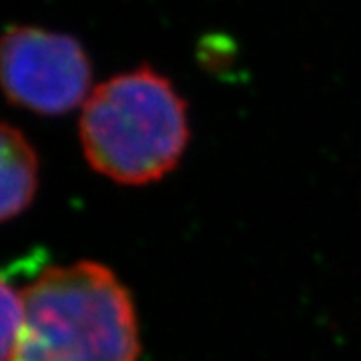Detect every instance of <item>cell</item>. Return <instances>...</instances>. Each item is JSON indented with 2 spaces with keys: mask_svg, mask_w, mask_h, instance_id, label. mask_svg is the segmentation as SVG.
<instances>
[{
  "mask_svg": "<svg viewBox=\"0 0 361 361\" xmlns=\"http://www.w3.org/2000/svg\"><path fill=\"white\" fill-rule=\"evenodd\" d=\"M78 137L97 173L147 185L179 165L191 137L187 103L165 75L141 65L90 90Z\"/></svg>",
  "mask_w": 361,
  "mask_h": 361,
  "instance_id": "6da1fadb",
  "label": "cell"
},
{
  "mask_svg": "<svg viewBox=\"0 0 361 361\" xmlns=\"http://www.w3.org/2000/svg\"><path fill=\"white\" fill-rule=\"evenodd\" d=\"M25 334L13 361H137L129 291L101 263L47 269L25 291Z\"/></svg>",
  "mask_w": 361,
  "mask_h": 361,
  "instance_id": "7a4b0ae2",
  "label": "cell"
},
{
  "mask_svg": "<svg viewBox=\"0 0 361 361\" xmlns=\"http://www.w3.org/2000/svg\"><path fill=\"white\" fill-rule=\"evenodd\" d=\"M0 77L6 99L37 115H65L89 99L92 66L65 32L14 25L2 39Z\"/></svg>",
  "mask_w": 361,
  "mask_h": 361,
  "instance_id": "3957f363",
  "label": "cell"
},
{
  "mask_svg": "<svg viewBox=\"0 0 361 361\" xmlns=\"http://www.w3.org/2000/svg\"><path fill=\"white\" fill-rule=\"evenodd\" d=\"M0 163H2V191L0 217L8 221L20 215L32 203L39 187V157L25 133L11 123L0 130Z\"/></svg>",
  "mask_w": 361,
  "mask_h": 361,
  "instance_id": "277c9868",
  "label": "cell"
},
{
  "mask_svg": "<svg viewBox=\"0 0 361 361\" xmlns=\"http://www.w3.org/2000/svg\"><path fill=\"white\" fill-rule=\"evenodd\" d=\"M25 295L8 281L2 283V361H13L25 334Z\"/></svg>",
  "mask_w": 361,
  "mask_h": 361,
  "instance_id": "5b68a950",
  "label": "cell"
}]
</instances>
